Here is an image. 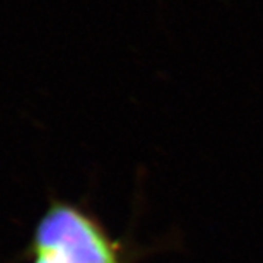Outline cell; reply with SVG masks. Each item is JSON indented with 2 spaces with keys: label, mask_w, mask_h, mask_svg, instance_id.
<instances>
[{
  "label": "cell",
  "mask_w": 263,
  "mask_h": 263,
  "mask_svg": "<svg viewBox=\"0 0 263 263\" xmlns=\"http://www.w3.org/2000/svg\"><path fill=\"white\" fill-rule=\"evenodd\" d=\"M122 241L84 205L50 199L24 257L29 263H124Z\"/></svg>",
  "instance_id": "cell-1"
}]
</instances>
